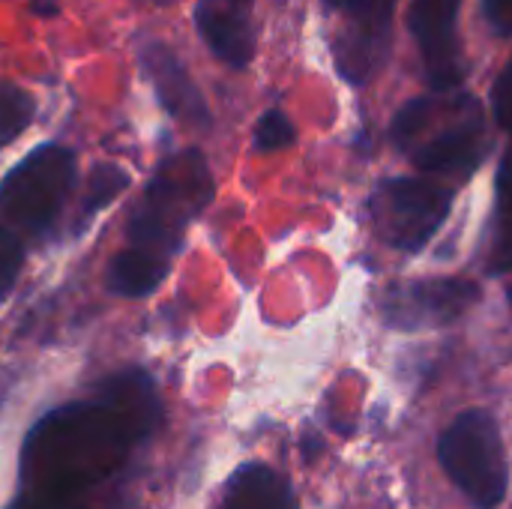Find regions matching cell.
I'll return each instance as SVG.
<instances>
[{"mask_svg":"<svg viewBox=\"0 0 512 509\" xmlns=\"http://www.w3.org/2000/svg\"><path fill=\"white\" fill-rule=\"evenodd\" d=\"M162 420L156 384L126 369L99 384L93 399L45 414L21 447L18 477L24 498L72 501L123 468Z\"/></svg>","mask_w":512,"mask_h":509,"instance_id":"cell-1","label":"cell"},{"mask_svg":"<svg viewBox=\"0 0 512 509\" xmlns=\"http://www.w3.org/2000/svg\"><path fill=\"white\" fill-rule=\"evenodd\" d=\"M390 135L405 153H411L417 168L444 174H471L489 147L480 102L453 90L411 99L396 114Z\"/></svg>","mask_w":512,"mask_h":509,"instance_id":"cell-2","label":"cell"},{"mask_svg":"<svg viewBox=\"0 0 512 509\" xmlns=\"http://www.w3.org/2000/svg\"><path fill=\"white\" fill-rule=\"evenodd\" d=\"M213 174L201 150H180L168 156L150 177L141 204L135 207L126 240L129 249L147 252L171 264L189 222L210 204Z\"/></svg>","mask_w":512,"mask_h":509,"instance_id":"cell-3","label":"cell"},{"mask_svg":"<svg viewBox=\"0 0 512 509\" xmlns=\"http://www.w3.org/2000/svg\"><path fill=\"white\" fill-rule=\"evenodd\" d=\"M75 183V153L42 144L27 153L0 183V225L12 234L39 237L60 216Z\"/></svg>","mask_w":512,"mask_h":509,"instance_id":"cell-4","label":"cell"},{"mask_svg":"<svg viewBox=\"0 0 512 509\" xmlns=\"http://www.w3.org/2000/svg\"><path fill=\"white\" fill-rule=\"evenodd\" d=\"M438 459L447 477L477 509H495L507 495V456L489 411H465L441 435Z\"/></svg>","mask_w":512,"mask_h":509,"instance_id":"cell-5","label":"cell"},{"mask_svg":"<svg viewBox=\"0 0 512 509\" xmlns=\"http://www.w3.org/2000/svg\"><path fill=\"white\" fill-rule=\"evenodd\" d=\"M450 204V189H441L429 180L396 177L384 180L372 195V219L378 234L390 246L417 252L441 228L450 213Z\"/></svg>","mask_w":512,"mask_h":509,"instance_id":"cell-6","label":"cell"},{"mask_svg":"<svg viewBox=\"0 0 512 509\" xmlns=\"http://www.w3.org/2000/svg\"><path fill=\"white\" fill-rule=\"evenodd\" d=\"M477 300L480 288L468 279H417L390 285L381 309L396 330H429L459 321Z\"/></svg>","mask_w":512,"mask_h":509,"instance_id":"cell-7","label":"cell"},{"mask_svg":"<svg viewBox=\"0 0 512 509\" xmlns=\"http://www.w3.org/2000/svg\"><path fill=\"white\" fill-rule=\"evenodd\" d=\"M324 6L348 18L333 45L336 63L348 81L363 84L387 60L396 0H324Z\"/></svg>","mask_w":512,"mask_h":509,"instance_id":"cell-8","label":"cell"},{"mask_svg":"<svg viewBox=\"0 0 512 509\" xmlns=\"http://www.w3.org/2000/svg\"><path fill=\"white\" fill-rule=\"evenodd\" d=\"M462 0H414L411 30L420 42L426 75L435 90H456L465 78L462 48L456 33V15Z\"/></svg>","mask_w":512,"mask_h":509,"instance_id":"cell-9","label":"cell"},{"mask_svg":"<svg viewBox=\"0 0 512 509\" xmlns=\"http://www.w3.org/2000/svg\"><path fill=\"white\" fill-rule=\"evenodd\" d=\"M141 69H144L147 81L153 84L162 108L171 117H177L189 126H198V129L210 126V111H207L201 90L195 87L186 66L165 42H147L141 48Z\"/></svg>","mask_w":512,"mask_h":509,"instance_id":"cell-10","label":"cell"},{"mask_svg":"<svg viewBox=\"0 0 512 509\" xmlns=\"http://www.w3.org/2000/svg\"><path fill=\"white\" fill-rule=\"evenodd\" d=\"M255 0H198L195 24L207 48L228 66L243 69L255 57V27H252Z\"/></svg>","mask_w":512,"mask_h":509,"instance_id":"cell-11","label":"cell"},{"mask_svg":"<svg viewBox=\"0 0 512 509\" xmlns=\"http://www.w3.org/2000/svg\"><path fill=\"white\" fill-rule=\"evenodd\" d=\"M222 509H297V501L282 474L267 465H246L231 477Z\"/></svg>","mask_w":512,"mask_h":509,"instance_id":"cell-12","label":"cell"},{"mask_svg":"<svg viewBox=\"0 0 512 509\" xmlns=\"http://www.w3.org/2000/svg\"><path fill=\"white\" fill-rule=\"evenodd\" d=\"M165 276H168V261L126 246L123 252L111 258L105 282H108V291L120 297H147L162 285Z\"/></svg>","mask_w":512,"mask_h":509,"instance_id":"cell-13","label":"cell"},{"mask_svg":"<svg viewBox=\"0 0 512 509\" xmlns=\"http://www.w3.org/2000/svg\"><path fill=\"white\" fill-rule=\"evenodd\" d=\"M36 114V102L24 87L15 84H0V150L6 144H12L30 123Z\"/></svg>","mask_w":512,"mask_h":509,"instance_id":"cell-14","label":"cell"},{"mask_svg":"<svg viewBox=\"0 0 512 509\" xmlns=\"http://www.w3.org/2000/svg\"><path fill=\"white\" fill-rule=\"evenodd\" d=\"M129 186V174L117 165H96L93 174H90V183H87V192H84V201H81V219H90L96 216L99 210H105L123 189Z\"/></svg>","mask_w":512,"mask_h":509,"instance_id":"cell-15","label":"cell"},{"mask_svg":"<svg viewBox=\"0 0 512 509\" xmlns=\"http://www.w3.org/2000/svg\"><path fill=\"white\" fill-rule=\"evenodd\" d=\"M498 249L492 255V270L504 273L512 270V153L501 165V177H498Z\"/></svg>","mask_w":512,"mask_h":509,"instance_id":"cell-16","label":"cell"},{"mask_svg":"<svg viewBox=\"0 0 512 509\" xmlns=\"http://www.w3.org/2000/svg\"><path fill=\"white\" fill-rule=\"evenodd\" d=\"M294 138H297V129H294V123L282 111H267L258 120V126H255V147L264 150V153L291 147Z\"/></svg>","mask_w":512,"mask_h":509,"instance_id":"cell-17","label":"cell"},{"mask_svg":"<svg viewBox=\"0 0 512 509\" xmlns=\"http://www.w3.org/2000/svg\"><path fill=\"white\" fill-rule=\"evenodd\" d=\"M21 264H24L21 237L0 225V300H6V294L12 291V285L21 273Z\"/></svg>","mask_w":512,"mask_h":509,"instance_id":"cell-18","label":"cell"},{"mask_svg":"<svg viewBox=\"0 0 512 509\" xmlns=\"http://www.w3.org/2000/svg\"><path fill=\"white\" fill-rule=\"evenodd\" d=\"M492 105H495V117H498V123H501L507 132H512V60L507 63V69L501 72L498 84H495Z\"/></svg>","mask_w":512,"mask_h":509,"instance_id":"cell-19","label":"cell"},{"mask_svg":"<svg viewBox=\"0 0 512 509\" xmlns=\"http://www.w3.org/2000/svg\"><path fill=\"white\" fill-rule=\"evenodd\" d=\"M483 9L498 33L512 36V0H483Z\"/></svg>","mask_w":512,"mask_h":509,"instance_id":"cell-20","label":"cell"},{"mask_svg":"<svg viewBox=\"0 0 512 509\" xmlns=\"http://www.w3.org/2000/svg\"><path fill=\"white\" fill-rule=\"evenodd\" d=\"M9 509H81V507H75L72 501H39V498H21L18 504H12Z\"/></svg>","mask_w":512,"mask_h":509,"instance_id":"cell-21","label":"cell"},{"mask_svg":"<svg viewBox=\"0 0 512 509\" xmlns=\"http://www.w3.org/2000/svg\"><path fill=\"white\" fill-rule=\"evenodd\" d=\"M30 9H33L36 15H45V18L57 15V3H54V0H33Z\"/></svg>","mask_w":512,"mask_h":509,"instance_id":"cell-22","label":"cell"},{"mask_svg":"<svg viewBox=\"0 0 512 509\" xmlns=\"http://www.w3.org/2000/svg\"><path fill=\"white\" fill-rule=\"evenodd\" d=\"M153 3H171V0H153Z\"/></svg>","mask_w":512,"mask_h":509,"instance_id":"cell-23","label":"cell"}]
</instances>
